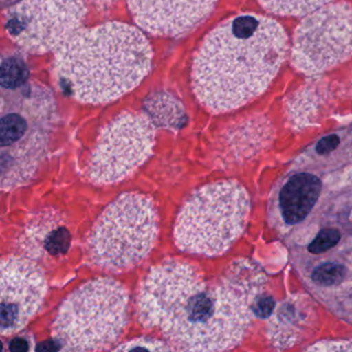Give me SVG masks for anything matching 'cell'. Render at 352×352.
Returning a JSON list of instances; mask_svg holds the SVG:
<instances>
[{
    "label": "cell",
    "mask_w": 352,
    "mask_h": 352,
    "mask_svg": "<svg viewBox=\"0 0 352 352\" xmlns=\"http://www.w3.org/2000/svg\"><path fill=\"white\" fill-rule=\"evenodd\" d=\"M137 306L140 322L182 351L232 349L249 325L248 307L238 287L230 281L212 285L180 259H166L150 270Z\"/></svg>",
    "instance_id": "6da1fadb"
},
{
    "label": "cell",
    "mask_w": 352,
    "mask_h": 352,
    "mask_svg": "<svg viewBox=\"0 0 352 352\" xmlns=\"http://www.w3.org/2000/svg\"><path fill=\"white\" fill-rule=\"evenodd\" d=\"M285 30L275 20L241 15L212 30L192 65V88L211 112H230L265 91L287 52Z\"/></svg>",
    "instance_id": "7a4b0ae2"
},
{
    "label": "cell",
    "mask_w": 352,
    "mask_h": 352,
    "mask_svg": "<svg viewBox=\"0 0 352 352\" xmlns=\"http://www.w3.org/2000/svg\"><path fill=\"white\" fill-rule=\"evenodd\" d=\"M152 59L151 45L138 28L111 22L79 30L60 47L55 75L78 102L106 104L141 84Z\"/></svg>",
    "instance_id": "3957f363"
},
{
    "label": "cell",
    "mask_w": 352,
    "mask_h": 352,
    "mask_svg": "<svg viewBox=\"0 0 352 352\" xmlns=\"http://www.w3.org/2000/svg\"><path fill=\"white\" fill-rule=\"evenodd\" d=\"M249 213L250 199L240 183L228 180L205 185L181 208L175 243L191 254H223L244 232Z\"/></svg>",
    "instance_id": "277c9868"
},
{
    "label": "cell",
    "mask_w": 352,
    "mask_h": 352,
    "mask_svg": "<svg viewBox=\"0 0 352 352\" xmlns=\"http://www.w3.org/2000/svg\"><path fill=\"white\" fill-rule=\"evenodd\" d=\"M129 294L120 282L96 278L80 286L61 304L52 333L63 351L110 349L124 331Z\"/></svg>",
    "instance_id": "5b68a950"
},
{
    "label": "cell",
    "mask_w": 352,
    "mask_h": 352,
    "mask_svg": "<svg viewBox=\"0 0 352 352\" xmlns=\"http://www.w3.org/2000/svg\"><path fill=\"white\" fill-rule=\"evenodd\" d=\"M157 236L158 213L153 199L143 193H123L94 223L88 253L98 267L122 272L142 263L155 246Z\"/></svg>",
    "instance_id": "8992f818"
},
{
    "label": "cell",
    "mask_w": 352,
    "mask_h": 352,
    "mask_svg": "<svg viewBox=\"0 0 352 352\" xmlns=\"http://www.w3.org/2000/svg\"><path fill=\"white\" fill-rule=\"evenodd\" d=\"M54 104L45 92L30 91L20 96L3 98L0 125V179L1 188L9 191L28 184L48 148Z\"/></svg>",
    "instance_id": "52a82bcc"
},
{
    "label": "cell",
    "mask_w": 352,
    "mask_h": 352,
    "mask_svg": "<svg viewBox=\"0 0 352 352\" xmlns=\"http://www.w3.org/2000/svg\"><path fill=\"white\" fill-rule=\"evenodd\" d=\"M155 124L147 114L125 112L98 137L87 168L96 185H112L131 176L153 153Z\"/></svg>",
    "instance_id": "ba28073f"
},
{
    "label": "cell",
    "mask_w": 352,
    "mask_h": 352,
    "mask_svg": "<svg viewBox=\"0 0 352 352\" xmlns=\"http://www.w3.org/2000/svg\"><path fill=\"white\" fill-rule=\"evenodd\" d=\"M83 0H23L6 14L10 38L36 54L58 50L85 19Z\"/></svg>",
    "instance_id": "9c48e42d"
},
{
    "label": "cell",
    "mask_w": 352,
    "mask_h": 352,
    "mask_svg": "<svg viewBox=\"0 0 352 352\" xmlns=\"http://www.w3.org/2000/svg\"><path fill=\"white\" fill-rule=\"evenodd\" d=\"M352 56V7L333 3L312 12L296 28L292 65L305 75L315 76Z\"/></svg>",
    "instance_id": "30bf717a"
},
{
    "label": "cell",
    "mask_w": 352,
    "mask_h": 352,
    "mask_svg": "<svg viewBox=\"0 0 352 352\" xmlns=\"http://www.w3.org/2000/svg\"><path fill=\"white\" fill-rule=\"evenodd\" d=\"M48 292L42 270L34 261L9 256L1 261L0 333H18L36 314Z\"/></svg>",
    "instance_id": "8fae6325"
},
{
    "label": "cell",
    "mask_w": 352,
    "mask_h": 352,
    "mask_svg": "<svg viewBox=\"0 0 352 352\" xmlns=\"http://www.w3.org/2000/svg\"><path fill=\"white\" fill-rule=\"evenodd\" d=\"M217 0H129L135 23L149 34L178 36L201 23Z\"/></svg>",
    "instance_id": "7c38bea8"
},
{
    "label": "cell",
    "mask_w": 352,
    "mask_h": 352,
    "mask_svg": "<svg viewBox=\"0 0 352 352\" xmlns=\"http://www.w3.org/2000/svg\"><path fill=\"white\" fill-rule=\"evenodd\" d=\"M71 244V232L61 224L58 215L47 212L26 226L22 247L32 257H40L42 252L58 257L69 252Z\"/></svg>",
    "instance_id": "4fadbf2b"
},
{
    "label": "cell",
    "mask_w": 352,
    "mask_h": 352,
    "mask_svg": "<svg viewBox=\"0 0 352 352\" xmlns=\"http://www.w3.org/2000/svg\"><path fill=\"white\" fill-rule=\"evenodd\" d=\"M321 192V182L312 174L294 175L280 192V208L286 223L296 224L309 215Z\"/></svg>",
    "instance_id": "5bb4252c"
},
{
    "label": "cell",
    "mask_w": 352,
    "mask_h": 352,
    "mask_svg": "<svg viewBox=\"0 0 352 352\" xmlns=\"http://www.w3.org/2000/svg\"><path fill=\"white\" fill-rule=\"evenodd\" d=\"M146 114L156 126L177 131L186 122L183 104L168 92H158L145 102Z\"/></svg>",
    "instance_id": "9a60e30c"
},
{
    "label": "cell",
    "mask_w": 352,
    "mask_h": 352,
    "mask_svg": "<svg viewBox=\"0 0 352 352\" xmlns=\"http://www.w3.org/2000/svg\"><path fill=\"white\" fill-rule=\"evenodd\" d=\"M331 0H259L270 13L280 16H302L324 7Z\"/></svg>",
    "instance_id": "2e32d148"
},
{
    "label": "cell",
    "mask_w": 352,
    "mask_h": 352,
    "mask_svg": "<svg viewBox=\"0 0 352 352\" xmlns=\"http://www.w3.org/2000/svg\"><path fill=\"white\" fill-rule=\"evenodd\" d=\"M30 75L28 65L19 57L3 59L1 65V85L6 89L14 90L22 87Z\"/></svg>",
    "instance_id": "e0dca14e"
},
{
    "label": "cell",
    "mask_w": 352,
    "mask_h": 352,
    "mask_svg": "<svg viewBox=\"0 0 352 352\" xmlns=\"http://www.w3.org/2000/svg\"><path fill=\"white\" fill-rule=\"evenodd\" d=\"M318 100L319 94L314 86H308L296 92L288 106L292 120L310 116L318 106Z\"/></svg>",
    "instance_id": "ac0fdd59"
},
{
    "label": "cell",
    "mask_w": 352,
    "mask_h": 352,
    "mask_svg": "<svg viewBox=\"0 0 352 352\" xmlns=\"http://www.w3.org/2000/svg\"><path fill=\"white\" fill-rule=\"evenodd\" d=\"M346 267L336 263H327L317 267L312 274L315 283L323 286H333L341 283L345 277Z\"/></svg>",
    "instance_id": "d6986e66"
},
{
    "label": "cell",
    "mask_w": 352,
    "mask_h": 352,
    "mask_svg": "<svg viewBox=\"0 0 352 352\" xmlns=\"http://www.w3.org/2000/svg\"><path fill=\"white\" fill-rule=\"evenodd\" d=\"M341 234L333 228H325L319 232L315 240L309 245L308 250L313 254H320L333 248L339 243Z\"/></svg>",
    "instance_id": "ffe728a7"
},
{
    "label": "cell",
    "mask_w": 352,
    "mask_h": 352,
    "mask_svg": "<svg viewBox=\"0 0 352 352\" xmlns=\"http://www.w3.org/2000/svg\"><path fill=\"white\" fill-rule=\"evenodd\" d=\"M133 349H147L150 351H168L173 350L170 346L166 345L164 342L160 340L151 339V338H138V339L131 340L119 347L115 348L116 351H129Z\"/></svg>",
    "instance_id": "44dd1931"
},
{
    "label": "cell",
    "mask_w": 352,
    "mask_h": 352,
    "mask_svg": "<svg viewBox=\"0 0 352 352\" xmlns=\"http://www.w3.org/2000/svg\"><path fill=\"white\" fill-rule=\"evenodd\" d=\"M276 302L271 296H261V298L254 302L252 309L256 316L261 318H267L273 312Z\"/></svg>",
    "instance_id": "7402d4cb"
},
{
    "label": "cell",
    "mask_w": 352,
    "mask_h": 352,
    "mask_svg": "<svg viewBox=\"0 0 352 352\" xmlns=\"http://www.w3.org/2000/svg\"><path fill=\"white\" fill-rule=\"evenodd\" d=\"M340 139L338 135H331L327 137L323 138L318 142L316 146L317 153L320 155L331 153V151L336 149L339 145Z\"/></svg>",
    "instance_id": "603a6c76"
},
{
    "label": "cell",
    "mask_w": 352,
    "mask_h": 352,
    "mask_svg": "<svg viewBox=\"0 0 352 352\" xmlns=\"http://www.w3.org/2000/svg\"><path fill=\"white\" fill-rule=\"evenodd\" d=\"M30 349V343H28V340L23 337H16L15 339L10 343V350H11V351H28Z\"/></svg>",
    "instance_id": "cb8c5ba5"
}]
</instances>
